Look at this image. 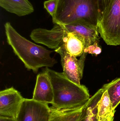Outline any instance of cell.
Masks as SVG:
<instances>
[{"mask_svg":"<svg viewBox=\"0 0 120 121\" xmlns=\"http://www.w3.org/2000/svg\"><path fill=\"white\" fill-rule=\"evenodd\" d=\"M0 6L18 16L29 15L34 11L33 5L28 0H0Z\"/></svg>","mask_w":120,"mask_h":121,"instance_id":"30bf717a","label":"cell"},{"mask_svg":"<svg viewBox=\"0 0 120 121\" xmlns=\"http://www.w3.org/2000/svg\"><path fill=\"white\" fill-rule=\"evenodd\" d=\"M44 71L49 76L54 93L52 107L58 110H70L84 107L90 99L87 87L68 79L63 72L46 67Z\"/></svg>","mask_w":120,"mask_h":121,"instance_id":"6da1fadb","label":"cell"},{"mask_svg":"<svg viewBox=\"0 0 120 121\" xmlns=\"http://www.w3.org/2000/svg\"><path fill=\"white\" fill-rule=\"evenodd\" d=\"M112 1V0H98L99 14V20L103 15L104 13L110 6Z\"/></svg>","mask_w":120,"mask_h":121,"instance_id":"e0dca14e","label":"cell"},{"mask_svg":"<svg viewBox=\"0 0 120 121\" xmlns=\"http://www.w3.org/2000/svg\"><path fill=\"white\" fill-rule=\"evenodd\" d=\"M55 52L60 55L63 72L66 76L73 82L80 84L83 77L85 62L87 53L84 52L79 59L67 52L64 44H62Z\"/></svg>","mask_w":120,"mask_h":121,"instance_id":"5b68a950","label":"cell"},{"mask_svg":"<svg viewBox=\"0 0 120 121\" xmlns=\"http://www.w3.org/2000/svg\"><path fill=\"white\" fill-rule=\"evenodd\" d=\"M102 89L108 92L113 111L120 104V77L103 86Z\"/></svg>","mask_w":120,"mask_h":121,"instance_id":"5bb4252c","label":"cell"},{"mask_svg":"<svg viewBox=\"0 0 120 121\" xmlns=\"http://www.w3.org/2000/svg\"><path fill=\"white\" fill-rule=\"evenodd\" d=\"M62 43L67 52L76 57L81 56L86 48V42L84 39L73 33H68L63 38Z\"/></svg>","mask_w":120,"mask_h":121,"instance_id":"8fae6325","label":"cell"},{"mask_svg":"<svg viewBox=\"0 0 120 121\" xmlns=\"http://www.w3.org/2000/svg\"><path fill=\"white\" fill-rule=\"evenodd\" d=\"M32 99L37 101L48 104L53 103V86L49 76L45 71L37 75Z\"/></svg>","mask_w":120,"mask_h":121,"instance_id":"9c48e42d","label":"cell"},{"mask_svg":"<svg viewBox=\"0 0 120 121\" xmlns=\"http://www.w3.org/2000/svg\"><path fill=\"white\" fill-rule=\"evenodd\" d=\"M99 17L98 0H58L52 20L61 25L81 21L98 27Z\"/></svg>","mask_w":120,"mask_h":121,"instance_id":"3957f363","label":"cell"},{"mask_svg":"<svg viewBox=\"0 0 120 121\" xmlns=\"http://www.w3.org/2000/svg\"><path fill=\"white\" fill-rule=\"evenodd\" d=\"M112 104L108 92L104 91L98 104V114L99 118L106 116L113 112Z\"/></svg>","mask_w":120,"mask_h":121,"instance_id":"9a60e30c","label":"cell"},{"mask_svg":"<svg viewBox=\"0 0 120 121\" xmlns=\"http://www.w3.org/2000/svg\"><path fill=\"white\" fill-rule=\"evenodd\" d=\"M7 42L28 69L37 73L42 67H52L57 63L51 57L53 51L36 44L21 36L7 22L4 25Z\"/></svg>","mask_w":120,"mask_h":121,"instance_id":"7a4b0ae2","label":"cell"},{"mask_svg":"<svg viewBox=\"0 0 120 121\" xmlns=\"http://www.w3.org/2000/svg\"><path fill=\"white\" fill-rule=\"evenodd\" d=\"M0 121H17V119L12 118L0 116Z\"/></svg>","mask_w":120,"mask_h":121,"instance_id":"ffe728a7","label":"cell"},{"mask_svg":"<svg viewBox=\"0 0 120 121\" xmlns=\"http://www.w3.org/2000/svg\"><path fill=\"white\" fill-rule=\"evenodd\" d=\"M69 33L83 38L86 42V48L99 42L98 28L84 21H77L67 25H61L59 34L61 38H64Z\"/></svg>","mask_w":120,"mask_h":121,"instance_id":"ba28073f","label":"cell"},{"mask_svg":"<svg viewBox=\"0 0 120 121\" xmlns=\"http://www.w3.org/2000/svg\"><path fill=\"white\" fill-rule=\"evenodd\" d=\"M115 113L113 112L104 117L99 118L98 121H113Z\"/></svg>","mask_w":120,"mask_h":121,"instance_id":"d6986e66","label":"cell"},{"mask_svg":"<svg viewBox=\"0 0 120 121\" xmlns=\"http://www.w3.org/2000/svg\"><path fill=\"white\" fill-rule=\"evenodd\" d=\"M58 2V0H48L44 3V8L52 17L55 13Z\"/></svg>","mask_w":120,"mask_h":121,"instance_id":"2e32d148","label":"cell"},{"mask_svg":"<svg viewBox=\"0 0 120 121\" xmlns=\"http://www.w3.org/2000/svg\"><path fill=\"white\" fill-rule=\"evenodd\" d=\"M104 91L99 90L83 107L82 114L79 121H98V104Z\"/></svg>","mask_w":120,"mask_h":121,"instance_id":"7c38bea8","label":"cell"},{"mask_svg":"<svg viewBox=\"0 0 120 121\" xmlns=\"http://www.w3.org/2000/svg\"><path fill=\"white\" fill-rule=\"evenodd\" d=\"M51 113V109L48 104L25 99L16 119L17 121H49Z\"/></svg>","mask_w":120,"mask_h":121,"instance_id":"8992f818","label":"cell"},{"mask_svg":"<svg viewBox=\"0 0 120 121\" xmlns=\"http://www.w3.org/2000/svg\"><path fill=\"white\" fill-rule=\"evenodd\" d=\"M84 52L87 54L89 53L97 55L101 52V49L99 46V43H96L85 48Z\"/></svg>","mask_w":120,"mask_h":121,"instance_id":"ac0fdd59","label":"cell"},{"mask_svg":"<svg viewBox=\"0 0 120 121\" xmlns=\"http://www.w3.org/2000/svg\"><path fill=\"white\" fill-rule=\"evenodd\" d=\"M25 98L13 87L0 92V116L17 119Z\"/></svg>","mask_w":120,"mask_h":121,"instance_id":"52a82bcc","label":"cell"},{"mask_svg":"<svg viewBox=\"0 0 120 121\" xmlns=\"http://www.w3.org/2000/svg\"><path fill=\"white\" fill-rule=\"evenodd\" d=\"M101 37L108 45H120V0H112L98 25Z\"/></svg>","mask_w":120,"mask_h":121,"instance_id":"277c9868","label":"cell"},{"mask_svg":"<svg viewBox=\"0 0 120 121\" xmlns=\"http://www.w3.org/2000/svg\"><path fill=\"white\" fill-rule=\"evenodd\" d=\"M83 107L70 110H58L50 107L51 113L49 121H79Z\"/></svg>","mask_w":120,"mask_h":121,"instance_id":"4fadbf2b","label":"cell"}]
</instances>
